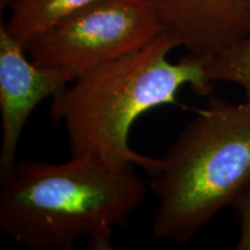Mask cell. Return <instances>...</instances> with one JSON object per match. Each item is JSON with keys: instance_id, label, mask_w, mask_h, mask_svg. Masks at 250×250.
Instances as JSON below:
<instances>
[{"instance_id": "obj_4", "label": "cell", "mask_w": 250, "mask_h": 250, "mask_svg": "<svg viewBox=\"0 0 250 250\" xmlns=\"http://www.w3.org/2000/svg\"><path fill=\"white\" fill-rule=\"evenodd\" d=\"M162 27L151 0H96L26 46L31 61L74 81L153 42Z\"/></svg>"}, {"instance_id": "obj_6", "label": "cell", "mask_w": 250, "mask_h": 250, "mask_svg": "<svg viewBox=\"0 0 250 250\" xmlns=\"http://www.w3.org/2000/svg\"><path fill=\"white\" fill-rule=\"evenodd\" d=\"M162 31L190 55L211 57L250 35V0H151Z\"/></svg>"}, {"instance_id": "obj_9", "label": "cell", "mask_w": 250, "mask_h": 250, "mask_svg": "<svg viewBox=\"0 0 250 250\" xmlns=\"http://www.w3.org/2000/svg\"><path fill=\"white\" fill-rule=\"evenodd\" d=\"M239 224L237 250H250V188L233 206Z\"/></svg>"}, {"instance_id": "obj_7", "label": "cell", "mask_w": 250, "mask_h": 250, "mask_svg": "<svg viewBox=\"0 0 250 250\" xmlns=\"http://www.w3.org/2000/svg\"><path fill=\"white\" fill-rule=\"evenodd\" d=\"M96 0H18L11 6L5 29L24 48L59 21Z\"/></svg>"}, {"instance_id": "obj_2", "label": "cell", "mask_w": 250, "mask_h": 250, "mask_svg": "<svg viewBox=\"0 0 250 250\" xmlns=\"http://www.w3.org/2000/svg\"><path fill=\"white\" fill-rule=\"evenodd\" d=\"M148 187L133 169L88 156L15 162L1 176L0 230L29 249L70 250L83 239L112 249V229L129 226Z\"/></svg>"}, {"instance_id": "obj_10", "label": "cell", "mask_w": 250, "mask_h": 250, "mask_svg": "<svg viewBox=\"0 0 250 250\" xmlns=\"http://www.w3.org/2000/svg\"><path fill=\"white\" fill-rule=\"evenodd\" d=\"M17 1L18 0H0V8H1L2 11V9L6 7H11V6Z\"/></svg>"}, {"instance_id": "obj_1", "label": "cell", "mask_w": 250, "mask_h": 250, "mask_svg": "<svg viewBox=\"0 0 250 250\" xmlns=\"http://www.w3.org/2000/svg\"><path fill=\"white\" fill-rule=\"evenodd\" d=\"M179 46L162 31L143 49L94 68L52 98L50 116L64 125L71 156L98 159L117 169L158 171L161 159L130 147L134 122L152 109L176 104L183 87L208 95L213 83L205 71L206 57L189 54L177 62L169 61Z\"/></svg>"}, {"instance_id": "obj_5", "label": "cell", "mask_w": 250, "mask_h": 250, "mask_svg": "<svg viewBox=\"0 0 250 250\" xmlns=\"http://www.w3.org/2000/svg\"><path fill=\"white\" fill-rule=\"evenodd\" d=\"M27 50L0 24V175L15 165L21 134L41 102L54 98L71 83L62 71L42 66L27 57Z\"/></svg>"}, {"instance_id": "obj_3", "label": "cell", "mask_w": 250, "mask_h": 250, "mask_svg": "<svg viewBox=\"0 0 250 250\" xmlns=\"http://www.w3.org/2000/svg\"><path fill=\"white\" fill-rule=\"evenodd\" d=\"M158 197L152 233L184 245L250 188V103L211 99L151 175Z\"/></svg>"}, {"instance_id": "obj_8", "label": "cell", "mask_w": 250, "mask_h": 250, "mask_svg": "<svg viewBox=\"0 0 250 250\" xmlns=\"http://www.w3.org/2000/svg\"><path fill=\"white\" fill-rule=\"evenodd\" d=\"M208 80L232 83L240 86L250 103V35L220 54L206 57Z\"/></svg>"}]
</instances>
